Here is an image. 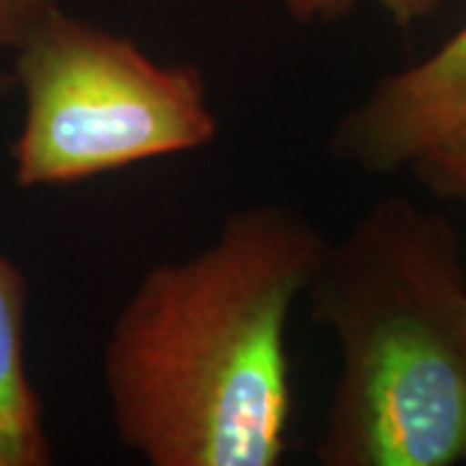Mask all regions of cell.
<instances>
[{"instance_id":"obj_3","label":"cell","mask_w":466,"mask_h":466,"mask_svg":"<svg viewBox=\"0 0 466 466\" xmlns=\"http://www.w3.org/2000/svg\"><path fill=\"white\" fill-rule=\"evenodd\" d=\"M24 116L11 148L24 189L66 187L205 148L218 133L202 73L135 39L52 11L18 47Z\"/></svg>"},{"instance_id":"obj_7","label":"cell","mask_w":466,"mask_h":466,"mask_svg":"<svg viewBox=\"0 0 466 466\" xmlns=\"http://www.w3.org/2000/svg\"><path fill=\"white\" fill-rule=\"evenodd\" d=\"M296 24H332L345 18L363 0H283ZM397 26H412L441 8L443 0H373Z\"/></svg>"},{"instance_id":"obj_8","label":"cell","mask_w":466,"mask_h":466,"mask_svg":"<svg viewBox=\"0 0 466 466\" xmlns=\"http://www.w3.org/2000/svg\"><path fill=\"white\" fill-rule=\"evenodd\" d=\"M63 5L66 0H0V52H16L42 21ZM14 88V73L0 70V101Z\"/></svg>"},{"instance_id":"obj_6","label":"cell","mask_w":466,"mask_h":466,"mask_svg":"<svg viewBox=\"0 0 466 466\" xmlns=\"http://www.w3.org/2000/svg\"><path fill=\"white\" fill-rule=\"evenodd\" d=\"M410 168L417 179L443 200L459 202L466 210V122L441 146L420 156Z\"/></svg>"},{"instance_id":"obj_4","label":"cell","mask_w":466,"mask_h":466,"mask_svg":"<svg viewBox=\"0 0 466 466\" xmlns=\"http://www.w3.org/2000/svg\"><path fill=\"white\" fill-rule=\"evenodd\" d=\"M466 122V24L433 55L386 76L350 106L329 135L337 161L363 174H394Z\"/></svg>"},{"instance_id":"obj_1","label":"cell","mask_w":466,"mask_h":466,"mask_svg":"<svg viewBox=\"0 0 466 466\" xmlns=\"http://www.w3.org/2000/svg\"><path fill=\"white\" fill-rule=\"evenodd\" d=\"M327 241L296 208L257 202L200 251L150 267L104 345L116 441L148 466L280 464L288 324Z\"/></svg>"},{"instance_id":"obj_5","label":"cell","mask_w":466,"mask_h":466,"mask_svg":"<svg viewBox=\"0 0 466 466\" xmlns=\"http://www.w3.org/2000/svg\"><path fill=\"white\" fill-rule=\"evenodd\" d=\"M29 283L0 249V466H50L55 449L26 366Z\"/></svg>"},{"instance_id":"obj_2","label":"cell","mask_w":466,"mask_h":466,"mask_svg":"<svg viewBox=\"0 0 466 466\" xmlns=\"http://www.w3.org/2000/svg\"><path fill=\"white\" fill-rule=\"evenodd\" d=\"M309 309L337 345L321 466H466V265L441 213L383 198L327 241Z\"/></svg>"}]
</instances>
